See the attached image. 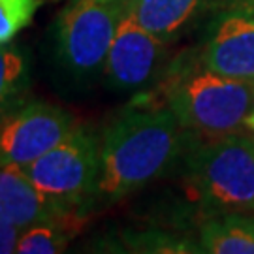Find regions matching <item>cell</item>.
Returning a JSON list of instances; mask_svg holds the SVG:
<instances>
[{
  "mask_svg": "<svg viewBox=\"0 0 254 254\" xmlns=\"http://www.w3.org/2000/svg\"><path fill=\"white\" fill-rule=\"evenodd\" d=\"M183 130L168 106L125 109L102 136L92 203H117L160 177L181 154Z\"/></svg>",
  "mask_w": 254,
  "mask_h": 254,
  "instance_id": "cell-1",
  "label": "cell"
},
{
  "mask_svg": "<svg viewBox=\"0 0 254 254\" xmlns=\"http://www.w3.org/2000/svg\"><path fill=\"white\" fill-rule=\"evenodd\" d=\"M166 106L187 130L207 137L234 134L254 108V83L189 66L166 85Z\"/></svg>",
  "mask_w": 254,
  "mask_h": 254,
  "instance_id": "cell-2",
  "label": "cell"
},
{
  "mask_svg": "<svg viewBox=\"0 0 254 254\" xmlns=\"http://www.w3.org/2000/svg\"><path fill=\"white\" fill-rule=\"evenodd\" d=\"M187 172L192 198L207 217L254 213V137H211L190 151Z\"/></svg>",
  "mask_w": 254,
  "mask_h": 254,
  "instance_id": "cell-3",
  "label": "cell"
},
{
  "mask_svg": "<svg viewBox=\"0 0 254 254\" xmlns=\"http://www.w3.org/2000/svg\"><path fill=\"white\" fill-rule=\"evenodd\" d=\"M98 166L100 143L77 127L53 149L19 168L44 194L83 215L85 207L92 205Z\"/></svg>",
  "mask_w": 254,
  "mask_h": 254,
  "instance_id": "cell-4",
  "label": "cell"
},
{
  "mask_svg": "<svg viewBox=\"0 0 254 254\" xmlns=\"http://www.w3.org/2000/svg\"><path fill=\"white\" fill-rule=\"evenodd\" d=\"M125 8L106 0H73L57 19V46L63 64L75 75L104 68Z\"/></svg>",
  "mask_w": 254,
  "mask_h": 254,
  "instance_id": "cell-5",
  "label": "cell"
},
{
  "mask_svg": "<svg viewBox=\"0 0 254 254\" xmlns=\"http://www.w3.org/2000/svg\"><path fill=\"white\" fill-rule=\"evenodd\" d=\"M77 128L72 113L49 102L27 100L0 115V168L25 166Z\"/></svg>",
  "mask_w": 254,
  "mask_h": 254,
  "instance_id": "cell-6",
  "label": "cell"
},
{
  "mask_svg": "<svg viewBox=\"0 0 254 254\" xmlns=\"http://www.w3.org/2000/svg\"><path fill=\"white\" fill-rule=\"evenodd\" d=\"M166 44L125 9L102 68L108 87L134 91L147 85L158 70Z\"/></svg>",
  "mask_w": 254,
  "mask_h": 254,
  "instance_id": "cell-7",
  "label": "cell"
},
{
  "mask_svg": "<svg viewBox=\"0 0 254 254\" xmlns=\"http://www.w3.org/2000/svg\"><path fill=\"white\" fill-rule=\"evenodd\" d=\"M201 64L232 79L254 83V13L232 9L211 27Z\"/></svg>",
  "mask_w": 254,
  "mask_h": 254,
  "instance_id": "cell-8",
  "label": "cell"
},
{
  "mask_svg": "<svg viewBox=\"0 0 254 254\" xmlns=\"http://www.w3.org/2000/svg\"><path fill=\"white\" fill-rule=\"evenodd\" d=\"M0 215L19 230L53 218L83 217L44 194L19 166L0 168Z\"/></svg>",
  "mask_w": 254,
  "mask_h": 254,
  "instance_id": "cell-9",
  "label": "cell"
},
{
  "mask_svg": "<svg viewBox=\"0 0 254 254\" xmlns=\"http://www.w3.org/2000/svg\"><path fill=\"white\" fill-rule=\"evenodd\" d=\"M217 0H128L125 9L164 42L177 38Z\"/></svg>",
  "mask_w": 254,
  "mask_h": 254,
  "instance_id": "cell-10",
  "label": "cell"
},
{
  "mask_svg": "<svg viewBox=\"0 0 254 254\" xmlns=\"http://www.w3.org/2000/svg\"><path fill=\"white\" fill-rule=\"evenodd\" d=\"M200 253L254 254V218L247 213L209 217L200 230Z\"/></svg>",
  "mask_w": 254,
  "mask_h": 254,
  "instance_id": "cell-11",
  "label": "cell"
},
{
  "mask_svg": "<svg viewBox=\"0 0 254 254\" xmlns=\"http://www.w3.org/2000/svg\"><path fill=\"white\" fill-rule=\"evenodd\" d=\"M79 218H53L21 230L15 253L19 254H59L70 245L77 232Z\"/></svg>",
  "mask_w": 254,
  "mask_h": 254,
  "instance_id": "cell-12",
  "label": "cell"
},
{
  "mask_svg": "<svg viewBox=\"0 0 254 254\" xmlns=\"http://www.w3.org/2000/svg\"><path fill=\"white\" fill-rule=\"evenodd\" d=\"M28 63L21 47L0 46V115L27 102Z\"/></svg>",
  "mask_w": 254,
  "mask_h": 254,
  "instance_id": "cell-13",
  "label": "cell"
},
{
  "mask_svg": "<svg viewBox=\"0 0 254 254\" xmlns=\"http://www.w3.org/2000/svg\"><path fill=\"white\" fill-rule=\"evenodd\" d=\"M42 4L44 0H0V46L27 28Z\"/></svg>",
  "mask_w": 254,
  "mask_h": 254,
  "instance_id": "cell-14",
  "label": "cell"
},
{
  "mask_svg": "<svg viewBox=\"0 0 254 254\" xmlns=\"http://www.w3.org/2000/svg\"><path fill=\"white\" fill-rule=\"evenodd\" d=\"M19 234H21V230L17 226H13L8 218L0 215V254L15 253Z\"/></svg>",
  "mask_w": 254,
  "mask_h": 254,
  "instance_id": "cell-15",
  "label": "cell"
},
{
  "mask_svg": "<svg viewBox=\"0 0 254 254\" xmlns=\"http://www.w3.org/2000/svg\"><path fill=\"white\" fill-rule=\"evenodd\" d=\"M245 127L249 128V130H253V132H254V108L251 109V113H249V117H247Z\"/></svg>",
  "mask_w": 254,
  "mask_h": 254,
  "instance_id": "cell-16",
  "label": "cell"
},
{
  "mask_svg": "<svg viewBox=\"0 0 254 254\" xmlns=\"http://www.w3.org/2000/svg\"><path fill=\"white\" fill-rule=\"evenodd\" d=\"M106 2H113V4H119V6H123V8H125V4H127L128 0H106Z\"/></svg>",
  "mask_w": 254,
  "mask_h": 254,
  "instance_id": "cell-17",
  "label": "cell"
},
{
  "mask_svg": "<svg viewBox=\"0 0 254 254\" xmlns=\"http://www.w3.org/2000/svg\"><path fill=\"white\" fill-rule=\"evenodd\" d=\"M253 4H254V0H253Z\"/></svg>",
  "mask_w": 254,
  "mask_h": 254,
  "instance_id": "cell-18",
  "label": "cell"
}]
</instances>
